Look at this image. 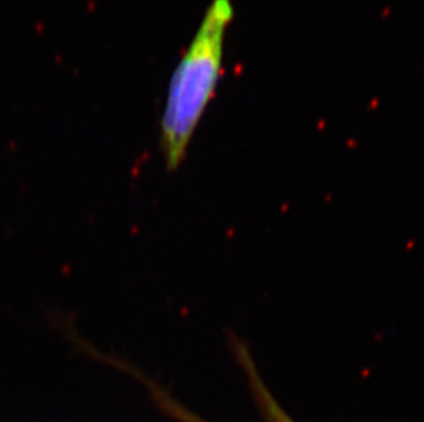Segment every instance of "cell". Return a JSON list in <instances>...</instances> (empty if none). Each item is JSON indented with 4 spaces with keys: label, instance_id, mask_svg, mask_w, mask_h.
<instances>
[{
    "label": "cell",
    "instance_id": "1",
    "mask_svg": "<svg viewBox=\"0 0 424 422\" xmlns=\"http://www.w3.org/2000/svg\"><path fill=\"white\" fill-rule=\"evenodd\" d=\"M234 15L232 0H211L172 73L159 122V148L169 173L185 159L202 117L215 98L223 73L225 33Z\"/></svg>",
    "mask_w": 424,
    "mask_h": 422
},
{
    "label": "cell",
    "instance_id": "2",
    "mask_svg": "<svg viewBox=\"0 0 424 422\" xmlns=\"http://www.w3.org/2000/svg\"><path fill=\"white\" fill-rule=\"evenodd\" d=\"M69 341L77 348V351L80 354L87 355L90 358H94L96 361L102 363H108L110 366L117 367L120 369L121 371H124L126 374L132 375L133 379L139 380L144 387L147 388V391L150 392V396L153 397V401L159 409L162 410L163 413L171 415L172 418H175L177 421L180 422H206L203 421L201 417H198L197 414H194L193 411H189L185 406H183L180 402L175 399L172 396L171 392L165 389L163 387H161L158 383H155L154 380L149 377L146 373H143L141 370H139L133 363L128 362V361H124V359L117 358L112 354H106V352H102L100 350H98L96 347L92 345V343H90L88 340H86L84 337H81L78 335V332H74L70 335L69 337Z\"/></svg>",
    "mask_w": 424,
    "mask_h": 422
},
{
    "label": "cell",
    "instance_id": "3",
    "mask_svg": "<svg viewBox=\"0 0 424 422\" xmlns=\"http://www.w3.org/2000/svg\"><path fill=\"white\" fill-rule=\"evenodd\" d=\"M229 347H231L232 355L238 362L242 370H243L246 380L249 383V388L253 393L254 402L257 403L258 409L264 415L266 422H295L288 415L282 406L279 405L273 395L269 392V389L264 383L261 374L257 369V365L254 362L249 347L242 339L229 333Z\"/></svg>",
    "mask_w": 424,
    "mask_h": 422
}]
</instances>
